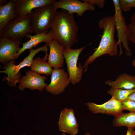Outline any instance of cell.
Listing matches in <instances>:
<instances>
[{"mask_svg":"<svg viewBox=\"0 0 135 135\" xmlns=\"http://www.w3.org/2000/svg\"><path fill=\"white\" fill-rule=\"evenodd\" d=\"M134 128L135 129V127Z\"/></svg>","mask_w":135,"mask_h":135,"instance_id":"32","label":"cell"},{"mask_svg":"<svg viewBox=\"0 0 135 135\" xmlns=\"http://www.w3.org/2000/svg\"><path fill=\"white\" fill-rule=\"evenodd\" d=\"M53 4L57 9L59 8L65 10L71 14L76 13L80 17L82 16L86 11H93L95 9L94 6L78 0L56 1Z\"/></svg>","mask_w":135,"mask_h":135,"instance_id":"12","label":"cell"},{"mask_svg":"<svg viewBox=\"0 0 135 135\" xmlns=\"http://www.w3.org/2000/svg\"><path fill=\"white\" fill-rule=\"evenodd\" d=\"M34 33L31 14L16 15L0 31V38L8 37L20 42L27 34Z\"/></svg>","mask_w":135,"mask_h":135,"instance_id":"3","label":"cell"},{"mask_svg":"<svg viewBox=\"0 0 135 135\" xmlns=\"http://www.w3.org/2000/svg\"><path fill=\"white\" fill-rule=\"evenodd\" d=\"M86 47L76 49L69 48L64 50L63 54L70 82L74 85L78 83L81 79L84 69L80 63L77 65L80 53Z\"/></svg>","mask_w":135,"mask_h":135,"instance_id":"6","label":"cell"},{"mask_svg":"<svg viewBox=\"0 0 135 135\" xmlns=\"http://www.w3.org/2000/svg\"><path fill=\"white\" fill-rule=\"evenodd\" d=\"M59 130L70 135H76L79 124L72 108H65L61 110L58 123Z\"/></svg>","mask_w":135,"mask_h":135,"instance_id":"9","label":"cell"},{"mask_svg":"<svg viewBox=\"0 0 135 135\" xmlns=\"http://www.w3.org/2000/svg\"><path fill=\"white\" fill-rule=\"evenodd\" d=\"M119 4L121 10L124 12L130 11L132 8H135V0H120Z\"/></svg>","mask_w":135,"mask_h":135,"instance_id":"23","label":"cell"},{"mask_svg":"<svg viewBox=\"0 0 135 135\" xmlns=\"http://www.w3.org/2000/svg\"><path fill=\"white\" fill-rule=\"evenodd\" d=\"M20 43L9 38H0V62L4 64L14 59L20 48Z\"/></svg>","mask_w":135,"mask_h":135,"instance_id":"13","label":"cell"},{"mask_svg":"<svg viewBox=\"0 0 135 135\" xmlns=\"http://www.w3.org/2000/svg\"><path fill=\"white\" fill-rule=\"evenodd\" d=\"M16 16L12 0H10L5 5L0 6V31Z\"/></svg>","mask_w":135,"mask_h":135,"instance_id":"19","label":"cell"},{"mask_svg":"<svg viewBox=\"0 0 135 135\" xmlns=\"http://www.w3.org/2000/svg\"><path fill=\"white\" fill-rule=\"evenodd\" d=\"M53 4H48L33 10L31 14L34 33L48 32L51 28L57 12Z\"/></svg>","mask_w":135,"mask_h":135,"instance_id":"5","label":"cell"},{"mask_svg":"<svg viewBox=\"0 0 135 135\" xmlns=\"http://www.w3.org/2000/svg\"><path fill=\"white\" fill-rule=\"evenodd\" d=\"M82 1L83 2L88 3L94 6L96 5L101 8L104 7L105 3L104 0H83Z\"/></svg>","mask_w":135,"mask_h":135,"instance_id":"25","label":"cell"},{"mask_svg":"<svg viewBox=\"0 0 135 135\" xmlns=\"http://www.w3.org/2000/svg\"><path fill=\"white\" fill-rule=\"evenodd\" d=\"M84 135H91L90 134L89 132H87Z\"/></svg>","mask_w":135,"mask_h":135,"instance_id":"30","label":"cell"},{"mask_svg":"<svg viewBox=\"0 0 135 135\" xmlns=\"http://www.w3.org/2000/svg\"><path fill=\"white\" fill-rule=\"evenodd\" d=\"M54 0H12L16 14L24 16L31 14L34 9L48 4H53Z\"/></svg>","mask_w":135,"mask_h":135,"instance_id":"14","label":"cell"},{"mask_svg":"<svg viewBox=\"0 0 135 135\" xmlns=\"http://www.w3.org/2000/svg\"><path fill=\"white\" fill-rule=\"evenodd\" d=\"M135 91V89L128 90L122 89H115L111 88L107 91L108 94L112 96L121 102L127 98L128 96Z\"/></svg>","mask_w":135,"mask_h":135,"instance_id":"21","label":"cell"},{"mask_svg":"<svg viewBox=\"0 0 135 135\" xmlns=\"http://www.w3.org/2000/svg\"><path fill=\"white\" fill-rule=\"evenodd\" d=\"M70 82L69 74L63 68L53 69L50 82L45 88L46 91L54 95L63 92Z\"/></svg>","mask_w":135,"mask_h":135,"instance_id":"8","label":"cell"},{"mask_svg":"<svg viewBox=\"0 0 135 135\" xmlns=\"http://www.w3.org/2000/svg\"><path fill=\"white\" fill-rule=\"evenodd\" d=\"M123 110H127L130 112H135V102L128 99L121 102Z\"/></svg>","mask_w":135,"mask_h":135,"instance_id":"24","label":"cell"},{"mask_svg":"<svg viewBox=\"0 0 135 135\" xmlns=\"http://www.w3.org/2000/svg\"><path fill=\"white\" fill-rule=\"evenodd\" d=\"M105 84L114 88L134 90L135 89V76L123 73L120 74L114 81L108 80Z\"/></svg>","mask_w":135,"mask_h":135,"instance_id":"17","label":"cell"},{"mask_svg":"<svg viewBox=\"0 0 135 135\" xmlns=\"http://www.w3.org/2000/svg\"><path fill=\"white\" fill-rule=\"evenodd\" d=\"M127 99L135 102V91L131 94L128 96Z\"/></svg>","mask_w":135,"mask_h":135,"instance_id":"27","label":"cell"},{"mask_svg":"<svg viewBox=\"0 0 135 135\" xmlns=\"http://www.w3.org/2000/svg\"><path fill=\"white\" fill-rule=\"evenodd\" d=\"M50 29L54 39L64 48H71L78 41L79 26L73 14L65 10L57 11Z\"/></svg>","mask_w":135,"mask_h":135,"instance_id":"1","label":"cell"},{"mask_svg":"<svg viewBox=\"0 0 135 135\" xmlns=\"http://www.w3.org/2000/svg\"><path fill=\"white\" fill-rule=\"evenodd\" d=\"M130 21L127 26L128 38V40L135 44V12L131 17Z\"/></svg>","mask_w":135,"mask_h":135,"instance_id":"22","label":"cell"},{"mask_svg":"<svg viewBox=\"0 0 135 135\" xmlns=\"http://www.w3.org/2000/svg\"><path fill=\"white\" fill-rule=\"evenodd\" d=\"M48 56V53H46L42 58L36 57L34 59L30 67V70L40 74H44L48 76L51 75L53 69L47 62Z\"/></svg>","mask_w":135,"mask_h":135,"instance_id":"18","label":"cell"},{"mask_svg":"<svg viewBox=\"0 0 135 135\" xmlns=\"http://www.w3.org/2000/svg\"><path fill=\"white\" fill-rule=\"evenodd\" d=\"M85 104L94 114L101 113L115 116L122 112L123 110L121 102L113 97L102 104L88 102Z\"/></svg>","mask_w":135,"mask_h":135,"instance_id":"11","label":"cell"},{"mask_svg":"<svg viewBox=\"0 0 135 135\" xmlns=\"http://www.w3.org/2000/svg\"><path fill=\"white\" fill-rule=\"evenodd\" d=\"M114 116L112 122L114 127L125 126L133 128L135 127V112H122Z\"/></svg>","mask_w":135,"mask_h":135,"instance_id":"20","label":"cell"},{"mask_svg":"<svg viewBox=\"0 0 135 135\" xmlns=\"http://www.w3.org/2000/svg\"><path fill=\"white\" fill-rule=\"evenodd\" d=\"M119 0H112L115 8L114 18L115 30L117 31L118 40V45L120 48L119 56L122 53L121 44L122 43L123 48L125 50L126 54L131 56L132 54L131 50L129 48L128 40V37L127 26L126 25L119 4Z\"/></svg>","mask_w":135,"mask_h":135,"instance_id":"7","label":"cell"},{"mask_svg":"<svg viewBox=\"0 0 135 135\" xmlns=\"http://www.w3.org/2000/svg\"><path fill=\"white\" fill-rule=\"evenodd\" d=\"M8 3L7 0H0V6L5 5Z\"/></svg>","mask_w":135,"mask_h":135,"instance_id":"28","label":"cell"},{"mask_svg":"<svg viewBox=\"0 0 135 135\" xmlns=\"http://www.w3.org/2000/svg\"><path fill=\"white\" fill-rule=\"evenodd\" d=\"M48 44L50 50L48 62L54 69L62 68L64 62L63 52L64 48L54 39Z\"/></svg>","mask_w":135,"mask_h":135,"instance_id":"16","label":"cell"},{"mask_svg":"<svg viewBox=\"0 0 135 135\" xmlns=\"http://www.w3.org/2000/svg\"><path fill=\"white\" fill-rule=\"evenodd\" d=\"M30 40L22 44V46L15 55L14 59L18 58L23 52L28 49H30L33 47H35L40 43L44 42L48 44L50 41L54 39L52 30L50 29L48 32L36 34L32 35L27 34L26 37Z\"/></svg>","mask_w":135,"mask_h":135,"instance_id":"15","label":"cell"},{"mask_svg":"<svg viewBox=\"0 0 135 135\" xmlns=\"http://www.w3.org/2000/svg\"><path fill=\"white\" fill-rule=\"evenodd\" d=\"M132 64L135 68V59H134L132 61Z\"/></svg>","mask_w":135,"mask_h":135,"instance_id":"29","label":"cell"},{"mask_svg":"<svg viewBox=\"0 0 135 135\" xmlns=\"http://www.w3.org/2000/svg\"><path fill=\"white\" fill-rule=\"evenodd\" d=\"M25 73V75L22 76L18 82V88L20 90L27 88L42 92L48 85L45 82L47 79L46 76H41L31 70L26 71Z\"/></svg>","mask_w":135,"mask_h":135,"instance_id":"10","label":"cell"},{"mask_svg":"<svg viewBox=\"0 0 135 135\" xmlns=\"http://www.w3.org/2000/svg\"><path fill=\"white\" fill-rule=\"evenodd\" d=\"M48 44H46L43 46L36 49L32 48L29 50L28 56L18 65L14 64L15 60L14 59L4 64L3 67L4 70L0 71V72L5 73L7 76L4 77L2 80H7V84L12 87H15L21 78V74L20 70L26 66L30 67L34 57L38 52L44 51L45 53L48 52Z\"/></svg>","mask_w":135,"mask_h":135,"instance_id":"4","label":"cell"},{"mask_svg":"<svg viewBox=\"0 0 135 135\" xmlns=\"http://www.w3.org/2000/svg\"><path fill=\"white\" fill-rule=\"evenodd\" d=\"M98 24L99 28L103 30V34L98 47L82 66L85 72L89 65L97 58L105 54L112 56L118 54V42L114 38L115 28L114 16L104 17L99 21Z\"/></svg>","mask_w":135,"mask_h":135,"instance_id":"2","label":"cell"},{"mask_svg":"<svg viewBox=\"0 0 135 135\" xmlns=\"http://www.w3.org/2000/svg\"><path fill=\"white\" fill-rule=\"evenodd\" d=\"M126 135H135V131L134 128H128Z\"/></svg>","mask_w":135,"mask_h":135,"instance_id":"26","label":"cell"},{"mask_svg":"<svg viewBox=\"0 0 135 135\" xmlns=\"http://www.w3.org/2000/svg\"><path fill=\"white\" fill-rule=\"evenodd\" d=\"M61 135H66V134L65 133H63Z\"/></svg>","mask_w":135,"mask_h":135,"instance_id":"31","label":"cell"}]
</instances>
